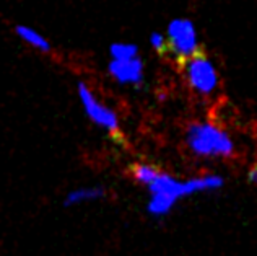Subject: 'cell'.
Instances as JSON below:
<instances>
[{"label": "cell", "mask_w": 257, "mask_h": 256, "mask_svg": "<svg viewBox=\"0 0 257 256\" xmlns=\"http://www.w3.org/2000/svg\"><path fill=\"white\" fill-rule=\"evenodd\" d=\"M131 177L147 191L145 212L148 217L155 220L170 217L184 199L200 196V194L218 193L226 183L225 177L216 172H205L195 177L179 178L147 161L135 163L131 168Z\"/></svg>", "instance_id": "obj_1"}, {"label": "cell", "mask_w": 257, "mask_h": 256, "mask_svg": "<svg viewBox=\"0 0 257 256\" xmlns=\"http://www.w3.org/2000/svg\"><path fill=\"white\" fill-rule=\"evenodd\" d=\"M186 150L199 160H228L236 153V142L225 127L213 121H194L184 132Z\"/></svg>", "instance_id": "obj_2"}, {"label": "cell", "mask_w": 257, "mask_h": 256, "mask_svg": "<svg viewBox=\"0 0 257 256\" xmlns=\"http://www.w3.org/2000/svg\"><path fill=\"white\" fill-rule=\"evenodd\" d=\"M77 95L88 121L94 127H98L99 131L106 132L107 136L120 139V136H122V126H120V118L116 110L101 102L83 80L77 82Z\"/></svg>", "instance_id": "obj_3"}, {"label": "cell", "mask_w": 257, "mask_h": 256, "mask_svg": "<svg viewBox=\"0 0 257 256\" xmlns=\"http://www.w3.org/2000/svg\"><path fill=\"white\" fill-rule=\"evenodd\" d=\"M166 44L168 52L166 56L174 57L182 65L199 54V36L195 25L189 18H174L168 23L166 28Z\"/></svg>", "instance_id": "obj_4"}, {"label": "cell", "mask_w": 257, "mask_h": 256, "mask_svg": "<svg viewBox=\"0 0 257 256\" xmlns=\"http://www.w3.org/2000/svg\"><path fill=\"white\" fill-rule=\"evenodd\" d=\"M184 78L195 95L210 98L215 95L220 87V75L212 59H208L204 52L195 54L194 57L182 64Z\"/></svg>", "instance_id": "obj_5"}, {"label": "cell", "mask_w": 257, "mask_h": 256, "mask_svg": "<svg viewBox=\"0 0 257 256\" xmlns=\"http://www.w3.org/2000/svg\"><path fill=\"white\" fill-rule=\"evenodd\" d=\"M107 73L119 85L140 89L145 83V64L140 56L127 60H109Z\"/></svg>", "instance_id": "obj_6"}, {"label": "cell", "mask_w": 257, "mask_h": 256, "mask_svg": "<svg viewBox=\"0 0 257 256\" xmlns=\"http://www.w3.org/2000/svg\"><path fill=\"white\" fill-rule=\"evenodd\" d=\"M107 198V188L103 185H83L70 190L64 196L62 206L65 209H77L82 206L101 203Z\"/></svg>", "instance_id": "obj_7"}, {"label": "cell", "mask_w": 257, "mask_h": 256, "mask_svg": "<svg viewBox=\"0 0 257 256\" xmlns=\"http://www.w3.org/2000/svg\"><path fill=\"white\" fill-rule=\"evenodd\" d=\"M15 33L23 39L26 44H30L31 48H35L38 51H43V52H49L52 48H51V43L47 41V39L41 35V33H38L35 28H31V26H26V25H17L15 26Z\"/></svg>", "instance_id": "obj_8"}, {"label": "cell", "mask_w": 257, "mask_h": 256, "mask_svg": "<svg viewBox=\"0 0 257 256\" xmlns=\"http://www.w3.org/2000/svg\"><path fill=\"white\" fill-rule=\"evenodd\" d=\"M111 60H127L140 56L139 46L132 43H114L109 46Z\"/></svg>", "instance_id": "obj_9"}, {"label": "cell", "mask_w": 257, "mask_h": 256, "mask_svg": "<svg viewBox=\"0 0 257 256\" xmlns=\"http://www.w3.org/2000/svg\"><path fill=\"white\" fill-rule=\"evenodd\" d=\"M150 44H152V48L160 54V56H166L168 44H166V36L163 35V33L153 31L150 35Z\"/></svg>", "instance_id": "obj_10"}, {"label": "cell", "mask_w": 257, "mask_h": 256, "mask_svg": "<svg viewBox=\"0 0 257 256\" xmlns=\"http://www.w3.org/2000/svg\"><path fill=\"white\" fill-rule=\"evenodd\" d=\"M247 181L257 186V163H254L251 168L247 170Z\"/></svg>", "instance_id": "obj_11"}]
</instances>
